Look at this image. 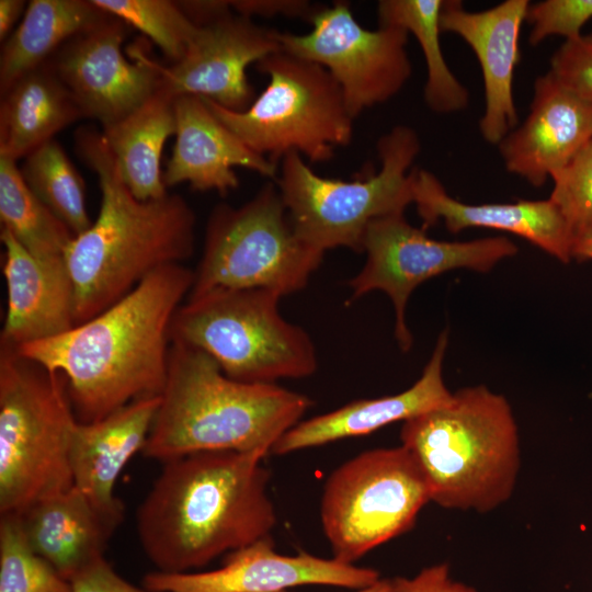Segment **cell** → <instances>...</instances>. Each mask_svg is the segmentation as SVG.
I'll use <instances>...</instances> for the list:
<instances>
[{"label":"cell","mask_w":592,"mask_h":592,"mask_svg":"<svg viewBox=\"0 0 592 592\" xmlns=\"http://www.w3.org/2000/svg\"><path fill=\"white\" fill-rule=\"evenodd\" d=\"M591 19L592 0H544L530 4L526 14L531 25L528 42L536 46L549 36L576 39Z\"/></svg>","instance_id":"836d02e7"},{"label":"cell","mask_w":592,"mask_h":592,"mask_svg":"<svg viewBox=\"0 0 592 592\" xmlns=\"http://www.w3.org/2000/svg\"><path fill=\"white\" fill-rule=\"evenodd\" d=\"M413 204L423 229L443 223L452 234L490 228L516 235L563 263L573 260L574 234L549 200L468 204L448 194L429 170L412 169Z\"/></svg>","instance_id":"d6986e66"},{"label":"cell","mask_w":592,"mask_h":592,"mask_svg":"<svg viewBox=\"0 0 592 592\" xmlns=\"http://www.w3.org/2000/svg\"><path fill=\"white\" fill-rule=\"evenodd\" d=\"M69 582L72 592H149L121 577L104 557L81 569Z\"/></svg>","instance_id":"d590c367"},{"label":"cell","mask_w":592,"mask_h":592,"mask_svg":"<svg viewBox=\"0 0 592 592\" xmlns=\"http://www.w3.org/2000/svg\"><path fill=\"white\" fill-rule=\"evenodd\" d=\"M548 197L560 210L574 238L592 234V141L551 178Z\"/></svg>","instance_id":"d6a6232c"},{"label":"cell","mask_w":592,"mask_h":592,"mask_svg":"<svg viewBox=\"0 0 592 592\" xmlns=\"http://www.w3.org/2000/svg\"><path fill=\"white\" fill-rule=\"evenodd\" d=\"M431 502L425 478L402 446L365 451L327 478L320 520L333 558L354 563L410 531Z\"/></svg>","instance_id":"8fae6325"},{"label":"cell","mask_w":592,"mask_h":592,"mask_svg":"<svg viewBox=\"0 0 592 592\" xmlns=\"http://www.w3.org/2000/svg\"><path fill=\"white\" fill-rule=\"evenodd\" d=\"M592 141V101L549 70L536 78L530 112L498 145L505 170L535 187Z\"/></svg>","instance_id":"ac0fdd59"},{"label":"cell","mask_w":592,"mask_h":592,"mask_svg":"<svg viewBox=\"0 0 592 592\" xmlns=\"http://www.w3.org/2000/svg\"><path fill=\"white\" fill-rule=\"evenodd\" d=\"M517 250L504 236L442 241L409 224L405 213L383 216L371 221L365 231L362 252L366 261L348 282L351 300L372 291L386 293L395 309L396 340L400 350L408 352L413 338L406 322V307L421 283L457 269L489 272Z\"/></svg>","instance_id":"7c38bea8"},{"label":"cell","mask_w":592,"mask_h":592,"mask_svg":"<svg viewBox=\"0 0 592 592\" xmlns=\"http://www.w3.org/2000/svg\"><path fill=\"white\" fill-rule=\"evenodd\" d=\"M281 297L265 288L224 287L190 295L173 317L171 343L204 351L241 383L308 377L318 365L314 342L282 317Z\"/></svg>","instance_id":"52a82bcc"},{"label":"cell","mask_w":592,"mask_h":592,"mask_svg":"<svg viewBox=\"0 0 592 592\" xmlns=\"http://www.w3.org/2000/svg\"><path fill=\"white\" fill-rule=\"evenodd\" d=\"M379 579V572L373 568L333 557L321 558L306 551L281 555L269 537L226 554L221 567L215 570L152 571L144 577L143 588L149 592H282L321 584L358 590Z\"/></svg>","instance_id":"2e32d148"},{"label":"cell","mask_w":592,"mask_h":592,"mask_svg":"<svg viewBox=\"0 0 592 592\" xmlns=\"http://www.w3.org/2000/svg\"><path fill=\"white\" fill-rule=\"evenodd\" d=\"M0 592H72L70 582L31 547L18 514L0 517Z\"/></svg>","instance_id":"1f68e13d"},{"label":"cell","mask_w":592,"mask_h":592,"mask_svg":"<svg viewBox=\"0 0 592 592\" xmlns=\"http://www.w3.org/2000/svg\"><path fill=\"white\" fill-rule=\"evenodd\" d=\"M549 71L566 87L592 101V33L565 41L550 57Z\"/></svg>","instance_id":"e575fe53"},{"label":"cell","mask_w":592,"mask_h":592,"mask_svg":"<svg viewBox=\"0 0 592 592\" xmlns=\"http://www.w3.org/2000/svg\"><path fill=\"white\" fill-rule=\"evenodd\" d=\"M323 255L297 236L270 181L241 206L214 207L189 296L224 287L265 288L283 297L306 287Z\"/></svg>","instance_id":"30bf717a"},{"label":"cell","mask_w":592,"mask_h":592,"mask_svg":"<svg viewBox=\"0 0 592 592\" xmlns=\"http://www.w3.org/2000/svg\"><path fill=\"white\" fill-rule=\"evenodd\" d=\"M75 149L96 174L101 192L96 218L73 237L64 257L75 288L77 326L121 300L159 269L191 258L195 215L178 194L148 201L135 197L98 129L79 128Z\"/></svg>","instance_id":"3957f363"},{"label":"cell","mask_w":592,"mask_h":592,"mask_svg":"<svg viewBox=\"0 0 592 592\" xmlns=\"http://www.w3.org/2000/svg\"><path fill=\"white\" fill-rule=\"evenodd\" d=\"M312 401L277 384L229 378L204 351L171 343L160 402L141 454L166 463L192 453L265 457Z\"/></svg>","instance_id":"277c9868"},{"label":"cell","mask_w":592,"mask_h":592,"mask_svg":"<svg viewBox=\"0 0 592 592\" xmlns=\"http://www.w3.org/2000/svg\"><path fill=\"white\" fill-rule=\"evenodd\" d=\"M258 453L200 452L162 463L135 520L140 546L161 572H191L271 537L270 471Z\"/></svg>","instance_id":"7a4b0ae2"},{"label":"cell","mask_w":592,"mask_h":592,"mask_svg":"<svg viewBox=\"0 0 592 592\" xmlns=\"http://www.w3.org/2000/svg\"><path fill=\"white\" fill-rule=\"evenodd\" d=\"M20 519L34 551L68 581L104 557L109 540L123 520L100 511L75 486L37 501Z\"/></svg>","instance_id":"cb8c5ba5"},{"label":"cell","mask_w":592,"mask_h":592,"mask_svg":"<svg viewBox=\"0 0 592 592\" xmlns=\"http://www.w3.org/2000/svg\"><path fill=\"white\" fill-rule=\"evenodd\" d=\"M255 67L270 81L246 111L235 112L203 98L246 146L277 164L293 151L310 162H327L335 147L351 143L354 119L326 68L283 50Z\"/></svg>","instance_id":"9c48e42d"},{"label":"cell","mask_w":592,"mask_h":592,"mask_svg":"<svg viewBox=\"0 0 592 592\" xmlns=\"http://www.w3.org/2000/svg\"><path fill=\"white\" fill-rule=\"evenodd\" d=\"M229 7L238 14L251 18L252 15L272 16L284 14L289 16H307L310 19L315 12L307 1L297 0H241L228 1Z\"/></svg>","instance_id":"74e56055"},{"label":"cell","mask_w":592,"mask_h":592,"mask_svg":"<svg viewBox=\"0 0 592 592\" xmlns=\"http://www.w3.org/2000/svg\"><path fill=\"white\" fill-rule=\"evenodd\" d=\"M91 0H32L4 41L0 55V91L39 68L69 39L107 19Z\"/></svg>","instance_id":"4316f807"},{"label":"cell","mask_w":592,"mask_h":592,"mask_svg":"<svg viewBox=\"0 0 592 592\" xmlns=\"http://www.w3.org/2000/svg\"><path fill=\"white\" fill-rule=\"evenodd\" d=\"M420 149L415 130L397 125L377 143L378 172L353 181L320 177L298 152L287 153L275 184L297 236L323 252L338 247L362 252L371 221L413 204L410 168Z\"/></svg>","instance_id":"ba28073f"},{"label":"cell","mask_w":592,"mask_h":592,"mask_svg":"<svg viewBox=\"0 0 592 592\" xmlns=\"http://www.w3.org/2000/svg\"><path fill=\"white\" fill-rule=\"evenodd\" d=\"M175 132L174 98L163 91L102 128L123 181L138 200H157L168 194L160 162L164 144Z\"/></svg>","instance_id":"484cf974"},{"label":"cell","mask_w":592,"mask_h":592,"mask_svg":"<svg viewBox=\"0 0 592 592\" xmlns=\"http://www.w3.org/2000/svg\"><path fill=\"white\" fill-rule=\"evenodd\" d=\"M149 37L172 64L183 58L198 26L180 2L170 0H91Z\"/></svg>","instance_id":"4dcf8cb0"},{"label":"cell","mask_w":592,"mask_h":592,"mask_svg":"<svg viewBox=\"0 0 592 592\" xmlns=\"http://www.w3.org/2000/svg\"><path fill=\"white\" fill-rule=\"evenodd\" d=\"M530 4L528 0H505L487 10L468 11L462 1L444 0L441 10V31L463 38L480 65L485 111L479 130L490 145L498 146L519 125L513 79L521 58V29Z\"/></svg>","instance_id":"e0dca14e"},{"label":"cell","mask_w":592,"mask_h":592,"mask_svg":"<svg viewBox=\"0 0 592 592\" xmlns=\"http://www.w3.org/2000/svg\"><path fill=\"white\" fill-rule=\"evenodd\" d=\"M0 104V157L18 161L83 118L75 99L44 64L3 92Z\"/></svg>","instance_id":"d4e9b609"},{"label":"cell","mask_w":592,"mask_h":592,"mask_svg":"<svg viewBox=\"0 0 592 592\" xmlns=\"http://www.w3.org/2000/svg\"><path fill=\"white\" fill-rule=\"evenodd\" d=\"M193 283L194 271L184 264L161 267L91 319L16 349L65 377L80 423L99 421L135 400L161 395L171 323Z\"/></svg>","instance_id":"6da1fadb"},{"label":"cell","mask_w":592,"mask_h":592,"mask_svg":"<svg viewBox=\"0 0 592 592\" xmlns=\"http://www.w3.org/2000/svg\"><path fill=\"white\" fill-rule=\"evenodd\" d=\"M443 3L444 0H382L377 13L379 25L397 26L415 37L426 65L424 102L435 113L452 114L467 109L469 92L449 69L442 52Z\"/></svg>","instance_id":"83f0119b"},{"label":"cell","mask_w":592,"mask_h":592,"mask_svg":"<svg viewBox=\"0 0 592 592\" xmlns=\"http://www.w3.org/2000/svg\"><path fill=\"white\" fill-rule=\"evenodd\" d=\"M27 4L23 0H0V38L5 41L13 26L24 15ZM22 20V19H21Z\"/></svg>","instance_id":"f35d334b"},{"label":"cell","mask_w":592,"mask_h":592,"mask_svg":"<svg viewBox=\"0 0 592 592\" xmlns=\"http://www.w3.org/2000/svg\"><path fill=\"white\" fill-rule=\"evenodd\" d=\"M20 170L31 191L75 236L91 226L84 181L59 143L52 139L33 150Z\"/></svg>","instance_id":"f546056e"},{"label":"cell","mask_w":592,"mask_h":592,"mask_svg":"<svg viewBox=\"0 0 592 592\" xmlns=\"http://www.w3.org/2000/svg\"><path fill=\"white\" fill-rule=\"evenodd\" d=\"M0 219L30 253L64 258L75 235L31 191L16 161L0 157Z\"/></svg>","instance_id":"f1b7e54d"},{"label":"cell","mask_w":592,"mask_h":592,"mask_svg":"<svg viewBox=\"0 0 592 592\" xmlns=\"http://www.w3.org/2000/svg\"><path fill=\"white\" fill-rule=\"evenodd\" d=\"M277 33L232 13L229 7L198 26L181 60L170 67L155 61L159 91L174 99L196 95L235 112L246 111L257 98L246 70L282 50Z\"/></svg>","instance_id":"9a60e30c"},{"label":"cell","mask_w":592,"mask_h":592,"mask_svg":"<svg viewBox=\"0 0 592 592\" xmlns=\"http://www.w3.org/2000/svg\"><path fill=\"white\" fill-rule=\"evenodd\" d=\"M447 344L448 331L444 330L436 340L421 377L410 388L396 395L355 400L327 413L301 420L277 441L271 453L286 455L366 435L447 403L453 396L442 374Z\"/></svg>","instance_id":"7402d4cb"},{"label":"cell","mask_w":592,"mask_h":592,"mask_svg":"<svg viewBox=\"0 0 592 592\" xmlns=\"http://www.w3.org/2000/svg\"><path fill=\"white\" fill-rule=\"evenodd\" d=\"M310 32H278L282 50L326 68L339 84L350 115L397 95L410 79L408 32L397 26L363 27L350 4L337 1L315 10Z\"/></svg>","instance_id":"4fadbf2b"},{"label":"cell","mask_w":592,"mask_h":592,"mask_svg":"<svg viewBox=\"0 0 592 592\" xmlns=\"http://www.w3.org/2000/svg\"><path fill=\"white\" fill-rule=\"evenodd\" d=\"M160 396L135 400L105 418L78 422L70 444L73 486L102 512L124 517V505L114 494L124 467L143 451Z\"/></svg>","instance_id":"603a6c76"},{"label":"cell","mask_w":592,"mask_h":592,"mask_svg":"<svg viewBox=\"0 0 592 592\" xmlns=\"http://www.w3.org/2000/svg\"><path fill=\"white\" fill-rule=\"evenodd\" d=\"M572 255L578 261L592 260V234L580 235L574 238Z\"/></svg>","instance_id":"ab89813d"},{"label":"cell","mask_w":592,"mask_h":592,"mask_svg":"<svg viewBox=\"0 0 592 592\" xmlns=\"http://www.w3.org/2000/svg\"><path fill=\"white\" fill-rule=\"evenodd\" d=\"M127 24L110 15L65 43L46 62L80 107L83 117L105 128L136 110L160 89L155 60L133 47L130 61L122 44Z\"/></svg>","instance_id":"5bb4252c"},{"label":"cell","mask_w":592,"mask_h":592,"mask_svg":"<svg viewBox=\"0 0 592 592\" xmlns=\"http://www.w3.org/2000/svg\"><path fill=\"white\" fill-rule=\"evenodd\" d=\"M175 144L163 172L166 186L187 182L194 191L226 195L239 185L235 167L255 171L273 181L277 164L246 146L209 110L203 98L174 99Z\"/></svg>","instance_id":"44dd1931"},{"label":"cell","mask_w":592,"mask_h":592,"mask_svg":"<svg viewBox=\"0 0 592 592\" xmlns=\"http://www.w3.org/2000/svg\"><path fill=\"white\" fill-rule=\"evenodd\" d=\"M0 239L7 286L0 343L20 348L73 328L75 288L65 258L33 255L4 227Z\"/></svg>","instance_id":"ffe728a7"},{"label":"cell","mask_w":592,"mask_h":592,"mask_svg":"<svg viewBox=\"0 0 592 592\" xmlns=\"http://www.w3.org/2000/svg\"><path fill=\"white\" fill-rule=\"evenodd\" d=\"M429 487L444 509L490 512L506 502L520 465L519 429L509 401L483 385L415 415L400 430Z\"/></svg>","instance_id":"5b68a950"},{"label":"cell","mask_w":592,"mask_h":592,"mask_svg":"<svg viewBox=\"0 0 592 592\" xmlns=\"http://www.w3.org/2000/svg\"><path fill=\"white\" fill-rule=\"evenodd\" d=\"M391 592H477L475 588L452 578L448 563L423 568L411 578L391 579Z\"/></svg>","instance_id":"8d00e7d4"},{"label":"cell","mask_w":592,"mask_h":592,"mask_svg":"<svg viewBox=\"0 0 592 592\" xmlns=\"http://www.w3.org/2000/svg\"><path fill=\"white\" fill-rule=\"evenodd\" d=\"M288 592V591H282ZM354 592H391V579H379L374 584L355 590Z\"/></svg>","instance_id":"60d3db41"},{"label":"cell","mask_w":592,"mask_h":592,"mask_svg":"<svg viewBox=\"0 0 592 592\" xmlns=\"http://www.w3.org/2000/svg\"><path fill=\"white\" fill-rule=\"evenodd\" d=\"M79 421L67 382L0 343V513L22 514L70 489V444Z\"/></svg>","instance_id":"8992f818"}]
</instances>
